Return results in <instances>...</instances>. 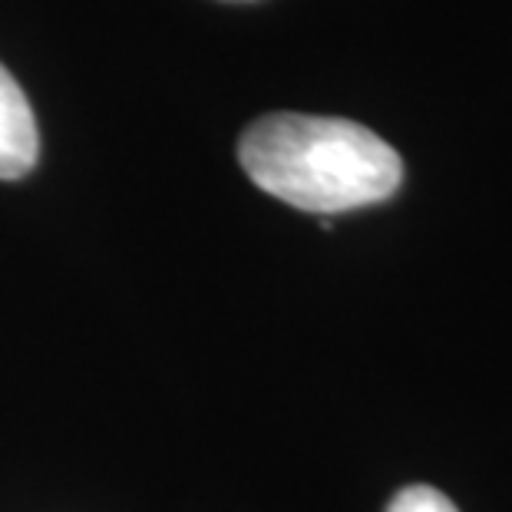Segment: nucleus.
<instances>
[{"label": "nucleus", "instance_id": "obj_2", "mask_svg": "<svg viewBox=\"0 0 512 512\" xmlns=\"http://www.w3.org/2000/svg\"><path fill=\"white\" fill-rule=\"evenodd\" d=\"M40 152L37 119L24 90L0 67V179H20L34 169Z\"/></svg>", "mask_w": 512, "mask_h": 512}, {"label": "nucleus", "instance_id": "obj_3", "mask_svg": "<svg viewBox=\"0 0 512 512\" xmlns=\"http://www.w3.org/2000/svg\"><path fill=\"white\" fill-rule=\"evenodd\" d=\"M387 512H460V509H456L453 499L443 496L440 489L417 483V486L400 489V493L390 499Z\"/></svg>", "mask_w": 512, "mask_h": 512}, {"label": "nucleus", "instance_id": "obj_1", "mask_svg": "<svg viewBox=\"0 0 512 512\" xmlns=\"http://www.w3.org/2000/svg\"><path fill=\"white\" fill-rule=\"evenodd\" d=\"M238 159L261 192L314 215L384 202L403 182L397 149L337 116H261L242 133Z\"/></svg>", "mask_w": 512, "mask_h": 512}]
</instances>
